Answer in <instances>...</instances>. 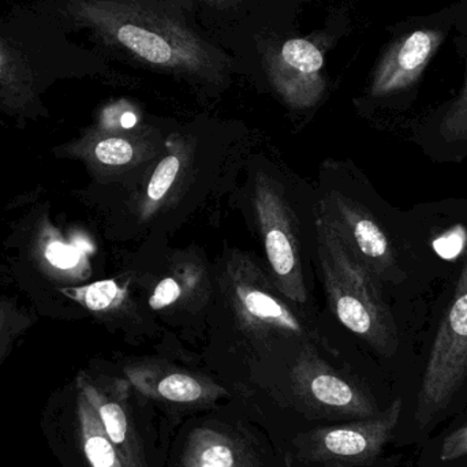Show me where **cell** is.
Instances as JSON below:
<instances>
[{"mask_svg": "<svg viewBox=\"0 0 467 467\" xmlns=\"http://www.w3.org/2000/svg\"><path fill=\"white\" fill-rule=\"evenodd\" d=\"M400 463H402V455L395 454L381 460L375 467H400Z\"/></svg>", "mask_w": 467, "mask_h": 467, "instance_id": "d4e9b609", "label": "cell"}, {"mask_svg": "<svg viewBox=\"0 0 467 467\" xmlns=\"http://www.w3.org/2000/svg\"><path fill=\"white\" fill-rule=\"evenodd\" d=\"M417 450V467H467V411L444 424Z\"/></svg>", "mask_w": 467, "mask_h": 467, "instance_id": "9a60e30c", "label": "cell"}, {"mask_svg": "<svg viewBox=\"0 0 467 467\" xmlns=\"http://www.w3.org/2000/svg\"><path fill=\"white\" fill-rule=\"evenodd\" d=\"M402 409V397L397 395L378 416L315 431L306 436L307 451L340 467H375L387 446L394 444Z\"/></svg>", "mask_w": 467, "mask_h": 467, "instance_id": "8992f818", "label": "cell"}, {"mask_svg": "<svg viewBox=\"0 0 467 467\" xmlns=\"http://www.w3.org/2000/svg\"><path fill=\"white\" fill-rule=\"evenodd\" d=\"M462 268L449 309L417 380L403 400L394 444L419 449L454 417L467 411V229Z\"/></svg>", "mask_w": 467, "mask_h": 467, "instance_id": "7a4b0ae2", "label": "cell"}, {"mask_svg": "<svg viewBox=\"0 0 467 467\" xmlns=\"http://www.w3.org/2000/svg\"><path fill=\"white\" fill-rule=\"evenodd\" d=\"M224 288L234 315L246 332L257 337H312L310 326L288 306L257 265L244 255L227 261Z\"/></svg>", "mask_w": 467, "mask_h": 467, "instance_id": "277c9868", "label": "cell"}, {"mask_svg": "<svg viewBox=\"0 0 467 467\" xmlns=\"http://www.w3.org/2000/svg\"><path fill=\"white\" fill-rule=\"evenodd\" d=\"M89 144L77 148H87V155L101 166L122 167L136 158V148L130 140L119 136L95 137Z\"/></svg>", "mask_w": 467, "mask_h": 467, "instance_id": "ffe728a7", "label": "cell"}, {"mask_svg": "<svg viewBox=\"0 0 467 467\" xmlns=\"http://www.w3.org/2000/svg\"><path fill=\"white\" fill-rule=\"evenodd\" d=\"M316 250L321 276L337 320L384 358L400 351V332L383 296V285L354 254L320 210L316 215Z\"/></svg>", "mask_w": 467, "mask_h": 467, "instance_id": "3957f363", "label": "cell"}, {"mask_svg": "<svg viewBox=\"0 0 467 467\" xmlns=\"http://www.w3.org/2000/svg\"><path fill=\"white\" fill-rule=\"evenodd\" d=\"M320 211L381 285H400L405 280L397 246L367 207L331 192L320 202Z\"/></svg>", "mask_w": 467, "mask_h": 467, "instance_id": "52a82bcc", "label": "cell"}, {"mask_svg": "<svg viewBox=\"0 0 467 467\" xmlns=\"http://www.w3.org/2000/svg\"><path fill=\"white\" fill-rule=\"evenodd\" d=\"M36 254L43 268L55 276H82L88 269L87 252L73 238L66 241L62 234L48 223L43 224L38 232Z\"/></svg>", "mask_w": 467, "mask_h": 467, "instance_id": "2e32d148", "label": "cell"}, {"mask_svg": "<svg viewBox=\"0 0 467 467\" xmlns=\"http://www.w3.org/2000/svg\"><path fill=\"white\" fill-rule=\"evenodd\" d=\"M293 380L306 402L337 416L369 419L391 405H381L372 392L335 372L309 348H305L296 361Z\"/></svg>", "mask_w": 467, "mask_h": 467, "instance_id": "30bf717a", "label": "cell"}, {"mask_svg": "<svg viewBox=\"0 0 467 467\" xmlns=\"http://www.w3.org/2000/svg\"><path fill=\"white\" fill-rule=\"evenodd\" d=\"M136 115L131 114V112H125V114L120 117V125L125 129L133 128V126L136 125Z\"/></svg>", "mask_w": 467, "mask_h": 467, "instance_id": "484cf974", "label": "cell"}, {"mask_svg": "<svg viewBox=\"0 0 467 467\" xmlns=\"http://www.w3.org/2000/svg\"><path fill=\"white\" fill-rule=\"evenodd\" d=\"M29 313L16 305L13 298L0 299V364L10 354L14 343L32 327Z\"/></svg>", "mask_w": 467, "mask_h": 467, "instance_id": "44dd1931", "label": "cell"}, {"mask_svg": "<svg viewBox=\"0 0 467 467\" xmlns=\"http://www.w3.org/2000/svg\"><path fill=\"white\" fill-rule=\"evenodd\" d=\"M454 18L451 7L443 18L436 16V21L417 22L416 26L400 33L373 73L370 96L395 98L413 89L449 35L450 27L454 26Z\"/></svg>", "mask_w": 467, "mask_h": 467, "instance_id": "ba28073f", "label": "cell"}, {"mask_svg": "<svg viewBox=\"0 0 467 467\" xmlns=\"http://www.w3.org/2000/svg\"><path fill=\"white\" fill-rule=\"evenodd\" d=\"M454 26L467 37V0H461L454 5Z\"/></svg>", "mask_w": 467, "mask_h": 467, "instance_id": "cb8c5ba5", "label": "cell"}, {"mask_svg": "<svg viewBox=\"0 0 467 467\" xmlns=\"http://www.w3.org/2000/svg\"><path fill=\"white\" fill-rule=\"evenodd\" d=\"M194 279H196V275L188 277V275L178 274L164 277L153 290L150 298V306L153 310H161L164 307L171 306L182 298L186 291L191 290L193 285L192 280Z\"/></svg>", "mask_w": 467, "mask_h": 467, "instance_id": "603a6c76", "label": "cell"}, {"mask_svg": "<svg viewBox=\"0 0 467 467\" xmlns=\"http://www.w3.org/2000/svg\"><path fill=\"white\" fill-rule=\"evenodd\" d=\"M32 71L24 55L0 37V95L22 104L32 96Z\"/></svg>", "mask_w": 467, "mask_h": 467, "instance_id": "ac0fdd59", "label": "cell"}, {"mask_svg": "<svg viewBox=\"0 0 467 467\" xmlns=\"http://www.w3.org/2000/svg\"><path fill=\"white\" fill-rule=\"evenodd\" d=\"M181 467H250L235 439L213 428H197L189 435Z\"/></svg>", "mask_w": 467, "mask_h": 467, "instance_id": "5bb4252c", "label": "cell"}, {"mask_svg": "<svg viewBox=\"0 0 467 467\" xmlns=\"http://www.w3.org/2000/svg\"><path fill=\"white\" fill-rule=\"evenodd\" d=\"M79 441L90 467H125L89 400L77 391Z\"/></svg>", "mask_w": 467, "mask_h": 467, "instance_id": "e0dca14e", "label": "cell"}, {"mask_svg": "<svg viewBox=\"0 0 467 467\" xmlns=\"http://www.w3.org/2000/svg\"><path fill=\"white\" fill-rule=\"evenodd\" d=\"M169 0H66V13L101 43L141 65L193 81L222 82L226 55L205 40Z\"/></svg>", "mask_w": 467, "mask_h": 467, "instance_id": "6da1fadb", "label": "cell"}, {"mask_svg": "<svg viewBox=\"0 0 467 467\" xmlns=\"http://www.w3.org/2000/svg\"><path fill=\"white\" fill-rule=\"evenodd\" d=\"M264 67L275 92L291 109H312L326 92L324 52L310 38H290L272 47Z\"/></svg>", "mask_w": 467, "mask_h": 467, "instance_id": "9c48e42d", "label": "cell"}, {"mask_svg": "<svg viewBox=\"0 0 467 467\" xmlns=\"http://www.w3.org/2000/svg\"><path fill=\"white\" fill-rule=\"evenodd\" d=\"M62 293L90 312L115 309L125 299V290L115 280H100L82 287L65 288Z\"/></svg>", "mask_w": 467, "mask_h": 467, "instance_id": "d6986e66", "label": "cell"}, {"mask_svg": "<svg viewBox=\"0 0 467 467\" xmlns=\"http://www.w3.org/2000/svg\"><path fill=\"white\" fill-rule=\"evenodd\" d=\"M77 391L81 392L98 411L123 466L148 467L141 439L129 406L130 383L106 376L93 378L81 372L77 378Z\"/></svg>", "mask_w": 467, "mask_h": 467, "instance_id": "8fae6325", "label": "cell"}, {"mask_svg": "<svg viewBox=\"0 0 467 467\" xmlns=\"http://www.w3.org/2000/svg\"><path fill=\"white\" fill-rule=\"evenodd\" d=\"M182 169V156L180 152L167 155L156 167L147 188L145 211H152L166 199Z\"/></svg>", "mask_w": 467, "mask_h": 467, "instance_id": "7402d4cb", "label": "cell"}, {"mask_svg": "<svg viewBox=\"0 0 467 467\" xmlns=\"http://www.w3.org/2000/svg\"><path fill=\"white\" fill-rule=\"evenodd\" d=\"M253 205L271 266L272 283L285 299L305 304L307 291L302 268L301 241L296 216L282 188L266 175H258Z\"/></svg>", "mask_w": 467, "mask_h": 467, "instance_id": "5b68a950", "label": "cell"}, {"mask_svg": "<svg viewBox=\"0 0 467 467\" xmlns=\"http://www.w3.org/2000/svg\"><path fill=\"white\" fill-rule=\"evenodd\" d=\"M125 373L130 386L140 392L167 402H213L224 395V389L208 379L158 364L134 365L126 368Z\"/></svg>", "mask_w": 467, "mask_h": 467, "instance_id": "7c38bea8", "label": "cell"}, {"mask_svg": "<svg viewBox=\"0 0 467 467\" xmlns=\"http://www.w3.org/2000/svg\"><path fill=\"white\" fill-rule=\"evenodd\" d=\"M419 137L420 144L433 159L441 161L467 159V77L460 95L421 126Z\"/></svg>", "mask_w": 467, "mask_h": 467, "instance_id": "4fadbf2b", "label": "cell"}]
</instances>
